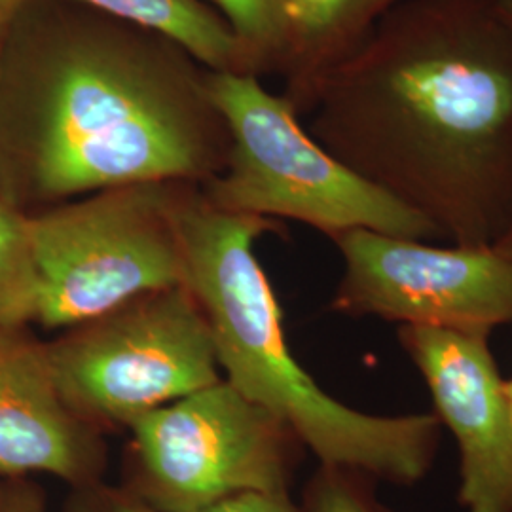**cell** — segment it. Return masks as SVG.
I'll return each instance as SVG.
<instances>
[{"label": "cell", "mask_w": 512, "mask_h": 512, "mask_svg": "<svg viewBox=\"0 0 512 512\" xmlns=\"http://www.w3.org/2000/svg\"><path fill=\"white\" fill-rule=\"evenodd\" d=\"M310 109L313 139L440 239L492 247L505 230L512 29L497 0L399 2L321 80Z\"/></svg>", "instance_id": "1"}, {"label": "cell", "mask_w": 512, "mask_h": 512, "mask_svg": "<svg viewBox=\"0 0 512 512\" xmlns=\"http://www.w3.org/2000/svg\"><path fill=\"white\" fill-rule=\"evenodd\" d=\"M35 27L0 109V196L35 213L139 183L202 184L230 137L207 69L173 40L73 0Z\"/></svg>", "instance_id": "2"}, {"label": "cell", "mask_w": 512, "mask_h": 512, "mask_svg": "<svg viewBox=\"0 0 512 512\" xmlns=\"http://www.w3.org/2000/svg\"><path fill=\"white\" fill-rule=\"evenodd\" d=\"M186 287L213 332L222 378L283 421L319 465L418 484L439 448L437 414L370 416L338 403L293 357L283 313L255 253L274 222L230 213L192 184L181 211Z\"/></svg>", "instance_id": "3"}, {"label": "cell", "mask_w": 512, "mask_h": 512, "mask_svg": "<svg viewBox=\"0 0 512 512\" xmlns=\"http://www.w3.org/2000/svg\"><path fill=\"white\" fill-rule=\"evenodd\" d=\"M207 88L230 137L224 169L200 186L207 202L230 213L298 220L330 238L355 228L440 238L429 220L321 147L293 103L268 92L258 74L207 73Z\"/></svg>", "instance_id": "4"}, {"label": "cell", "mask_w": 512, "mask_h": 512, "mask_svg": "<svg viewBox=\"0 0 512 512\" xmlns=\"http://www.w3.org/2000/svg\"><path fill=\"white\" fill-rule=\"evenodd\" d=\"M192 183H139L27 213L35 323L71 329L141 294L186 285L184 198Z\"/></svg>", "instance_id": "5"}, {"label": "cell", "mask_w": 512, "mask_h": 512, "mask_svg": "<svg viewBox=\"0 0 512 512\" xmlns=\"http://www.w3.org/2000/svg\"><path fill=\"white\" fill-rule=\"evenodd\" d=\"M46 351L65 404L103 435L222 380L213 332L186 285L61 330Z\"/></svg>", "instance_id": "6"}, {"label": "cell", "mask_w": 512, "mask_h": 512, "mask_svg": "<svg viewBox=\"0 0 512 512\" xmlns=\"http://www.w3.org/2000/svg\"><path fill=\"white\" fill-rule=\"evenodd\" d=\"M122 488L158 512L289 492L302 442L224 378L129 425Z\"/></svg>", "instance_id": "7"}, {"label": "cell", "mask_w": 512, "mask_h": 512, "mask_svg": "<svg viewBox=\"0 0 512 512\" xmlns=\"http://www.w3.org/2000/svg\"><path fill=\"white\" fill-rule=\"evenodd\" d=\"M344 274L330 310L488 336L512 323V260L355 228L334 236Z\"/></svg>", "instance_id": "8"}, {"label": "cell", "mask_w": 512, "mask_h": 512, "mask_svg": "<svg viewBox=\"0 0 512 512\" xmlns=\"http://www.w3.org/2000/svg\"><path fill=\"white\" fill-rule=\"evenodd\" d=\"M399 336L458 440L463 511L512 512V412L488 336L418 325Z\"/></svg>", "instance_id": "9"}, {"label": "cell", "mask_w": 512, "mask_h": 512, "mask_svg": "<svg viewBox=\"0 0 512 512\" xmlns=\"http://www.w3.org/2000/svg\"><path fill=\"white\" fill-rule=\"evenodd\" d=\"M107 467L105 435L63 401L46 342L29 325L0 327V480L50 475L73 490Z\"/></svg>", "instance_id": "10"}, {"label": "cell", "mask_w": 512, "mask_h": 512, "mask_svg": "<svg viewBox=\"0 0 512 512\" xmlns=\"http://www.w3.org/2000/svg\"><path fill=\"white\" fill-rule=\"evenodd\" d=\"M403 0H287V46L281 71L285 97L310 109L321 80L348 57L385 14Z\"/></svg>", "instance_id": "11"}, {"label": "cell", "mask_w": 512, "mask_h": 512, "mask_svg": "<svg viewBox=\"0 0 512 512\" xmlns=\"http://www.w3.org/2000/svg\"><path fill=\"white\" fill-rule=\"evenodd\" d=\"M173 40L209 73H253L232 25L209 0H73Z\"/></svg>", "instance_id": "12"}, {"label": "cell", "mask_w": 512, "mask_h": 512, "mask_svg": "<svg viewBox=\"0 0 512 512\" xmlns=\"http://www.w3.org/2000/svg\"><path fill=\"white\" fill-rule=\"evenodd\" d=\"M37 274L27 213L0 202V327L35 323Z\"/></svg>", "instance_id": "13"}, {"label": "cell", "mask_w": 512, "mask_h": 512, "mask_svg": "<svg viewBox=\"0 0 512 512\" xmlns=\"http://www.w3.org/2000/svg\"><path fill=\"white\" fill-rule=\"evenodd\" d=\"M234 33L256 74L281 69L287 46V0H209Z\"/></svg>", "instance_id": "14"}, {"label": "cell", "mask_w": 512, "mask_h": 512, "mask_svg": "<svg viewBox=\"0 0 512 512\" xmlns=\"http://www.w3.org/2000/svg\"><path fill=\"white\" fill-rule=\"evenodd\" d=\"M374 480L353 469L319 465L304 488L298 509L300 512H391L376 497Z\"/></svg>", "instance_id": "15"}, {"label": "cell", "mask_w": 512, "mask_h": 512, "mask_svg": "<svg viewBox=\"0 0 512 512\" xmlns=\"http://www.w3.org/2000/svg\"><path fill=\"white\" fill-rule=\"evenodd\" d=\"M63 512H158L126 488L95 482L69 490Z\"/></svg>", "instance_id": "16"}, {"label": "cell", "mask_w": 512, "mask_h": 512, "mask_svg": "<svg viewBox=\"0 0 512 512\" xmlns=\"http://www.w3.org/2000/svg\"><path fill=\"white\" fill-rule=\"evenodd\" d=\"M202 512H300L289 492L241 494L220 501Z\"/></svg>", "instance_id": "17"}, {"label": "cell", "mask_w": 512, "mask_h": 512, "mask_svg": "<svg viewBox=\"0 0 512 512\" xmlns=\"http://www.w3.org/2000/svg\"><path fill=\"white\" fill-rule=\"evenodd\" d=\"M0 512H48L46 494L31 478L2 480Z\"/></svg>", "instance_id": "18"}, {"label": "cell", "mask_w": 512, "mask_h": 512, "mask_svg": "<svg viewBox=\"0 0 512 512\" xmlns=\"http://www.w3.org/2000/svg\"><path fill=\"white\" fill-rule=\"evenodd\" d=\"M27 0H0V33L10 25V21L18 16Z\"/></svg>", "instance_id": "19"}, {"label": "cell", "mask_w": 512, "mask_h": 512, "mask_svg": "<svg viewBox=\"0 0 512 512\" xmlns=\"http://www.w3.org/2000/svg\"><path fill=\"white\" fill-rule=\"evenodd\" d=\"M492 247H494L495 251H499L501 255L507 256L509 260H512V213L507 226H505V230L501 232L499 238L495 239Z\"/></svg>", "instance_id": "20"}, {"label": "cell", "mask_w": 512, "mask_h": 512, "mask_svg": "<svg viewBox=\"0 0 512 512\" xmlns=\"http://www.w3.org/2000/svg\"><path fill=\"white\" fill-rule=\"evenodd\" d=\"M497 6H499L501 16L505 18V21L509 23V27L512 29V0H497Z\"/></svg>", "instance_id": "21"}, {"label": "cell", "mask_w": 512, "mask_h": 512, "mask_svg": "<svg viewBox=\"0 0 512 512\" xmlns=\"http://www.w3.org/2000/svg\"><path fill=\"white\" fill-rule=\"evenodd\" d=\"M505 393H507V401H509V406H511L512 412V380H507V382H505Z\"/></svg>", "instance_id": "22"}, {"label": "cell", "mask_w": 512, "mask_h": 512, "mask_svg": "<svg viewBox=\"0 0 512 512\" xmlns=\"http://www.w3.org/2000/svg\"><path fill=\"white\" fill-rule=\"evenodd\" d=\"M0 505H2V480H0Z\"/></svg>", "instance_id": "23"}, {"label": "cell", "mask_w": 512, "mask_h": 512, "mask_svg": "<svg viewBox=\"0 0 512 512\" xmlns=\"http://www.w3.org/2000/svg\"><path fill=\"white\" fill-rule=\"evenodd\" d=\"M0 35H2V33H0ZM0 202H4V200H2V196H0Z\"/></svg>", "instance_id": "24"}]
</instances>
